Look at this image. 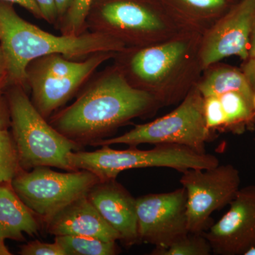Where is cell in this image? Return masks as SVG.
I'll list each match as a JSON object with an SVG mask.
<instances>
[{"label":"cell","instance_id":"cell-30","mask_svg":"<svg viewBox=\"0 0 255 255\" xmlns=\"http://www.w3.org/2000/svg\"><path fill=\"white\" fill-rule=\"evenodd\" d=\"M241 70L246 75L247 80L255 94V58L245 60Z\"/></svg>","mask_w":255,"mask_h":255},{"label":"cell","instance_id":"cell-37","mask_svg":"<svg viewBox=\"0 0 255 255\" xmlns=\"http://www.w3.org/2000/svg\"></svg>","mask_w":255,"mask_h":255},{"label":"cell","instance_id":"cell-12","mask_svg":"<svg viewBox=\"0 0 255 255\" xmlns=\"http://www.w3.org/2000/svg\"><path fill=\"white\" fill-rule=\"evenodd\" d=\"M229 206L202 234L215 255H246L255 248V186L241 188Z\"/></svg>","mask_w":255,"mask_h":255},{"label":"cell","instance_id":"cell-20","mask_svg":"<svg viewBox=\"0 0 255 255\" xmlns=\"http://www.w3.org/2000/svg\"><path fill=\"white\" fill-rule=\"evenodd\" d=\"M226 117L224 129L240 132L247 124L255 120V102L238 92H228L220 96Z\"/></svg>","mask_w":255,"mask_h":255},{"label":"cell","instance_id":"cell-14","mask_svg":"<svg viewBox=\"0 0 255 255\" xmlns=\"http://www.w3.org/2000/svg\"><path fill=\"white\" fill-rule=\"evenodd\" d=\"M87 196L125 246L138 243L136 199L117 179L100 181Z\"/></svg>","mask_w":255,"mask_h":255},{"label":"cell","instance_id":"cell-17","mask_svg":"<svg viewBox=\"0 0 255 255\" xmlns=\"http://www.w3.org/2000/svg\"><path fill=\"white\" fill-rule=\"evenodd\" d=\"M196 87L204 98L235 92L255 102V92L241 69L219 62L204 69Z\"/></svg>","mask_w":255,"mask_h":255},{"label":"cell","instance_id":"cell-21","mask_svg":"<svg viewBox=\"0 0 255 255\" xmlns=\"http://www.w3.org/2000/svg\"><path fill=\"white\" fill-rule=\"evenodd\" d=\"M55 241L61 246L65 255H115L120 252L117 241L90 236H55Z\"/></svg>","mask_w":255,"mask_h":255},{"label":"cell","instance_id":"cell-9","mask_svg":"<svg viewBox=\"0 0 255 255\" xmlns=\"http://www.w3.org/2000/svg\"><path fill=\"white\" fill-rule=\"evenodd\" d=\"M181 184L187 194L189 233L202 234L213 224L211 215L229 205L241 189L239 171L232 164L182 172Z\"/></svg>","mask_w":255,"mask_h":255},{"label":"cell","instance_id":"cell-22","mask_svg":"<svg viewBox=\"0 0 255 255\" xmlns=\"http://www.w3.org/2000/svg\"><path fill=\"white\" fill-rule=\"evenodd\" d=\"M21 170L12 134L0 131V184H11Z\"/></svg>","mask_w":255,"mask_h":255},{"label":"cell","instance_id":"cell-29","mask_svg":"<svg viewBox=\"0 0 255 255\" xmlns=\"http://www.w3.org/2000/svg\"><path fill=\"white\" fill-rule=\"evenodd\" d=\"M0 1H6V2L19 5L29 11L38 19H43L41 11L34 0H0Z\"/></svg>","mask_w":255,"mask_h":255},{"label":"cell","instance_id":"cell-3","mask_svg":"<svg viewBox=\"0 0 255 255\" xmlns=\"http://www.w3.org/2000/svg\"><path fill=\"white\" fill-rule=\"evenodd\" d=\"M0 45L7 63V85L27 87L26 69L32 60L60 53L74 60H83L97 52L121 51L122 43L105 35L87 31L78 36L43 31L21 18L14 4L0 1Z\"/></svg>","mask_w":255,"mask_h":255},{"label":"cell","instance_id":"cell-28","mask_svg":"<svg viewBox=\"0 0 255 255\" xmlns=\"http://www.w3.org/2000/svg\"><path fill=\"white\" fill-rule=\"evenodd\" d=\"M1 94H0V131L7 130L8 127L11 126V119H10L7 101L6 97L4 98Z\"/></svg>","mask_w":255,"mask_h":255},{"label":"cell","instance_id":"cell-8","mask_svg":"<svg viewBox=\"0 0 255 255\" xmlns=\"http://www.w3.org/2000/svg\"><path fill=\"white\" fill-rule=\"evenodd\" d=\"M100 179L85 169L58 172L48 167L21 170L11 181L16 195L42 221L87 196Z\"/></svg>","mask_w":255,"mask_h":255},{"label":"cell","instance_id":"cell-18","mask_svg":"<svg viewBox=\"0 0 255 255\" xmlns=\"http://www.w3.org/2000/svg\"><path fill=\"white\" fill-rule=\"evenodd\" d=\"M174 12L201 33L224 16L239 0H163Z\"/></svg>","mask_w":255,"mask_h":255},{"label":"cell","instance_id":"cell-34","mask_svg":"<svg viewBox=\"0 0 255 255\" xmlns=\"http://www.w3.org/2000/svg\"><path fill=\"white\" fill-rule=\"evenodd\" d=\"M11 255L10 252L8 251L6 247L5 246L4 241L0 239V255Z\"/></svg>","mask_w":255,"mask_h":255},{"label":"cell","instance_id":"cell-33","mask_svg":"<svg viewBox=\"0 0 255 255\" xmlns=\"http://www.w3.org/2000/svg\"><path fill=\"white\" fill-rule=\"evenodd\" d=\"M255 58V15L252 23L251 36H250L249 58Z\"/></svg>","mask_w":255,"mask_h":255},{"label":"cell","instance_id":"cell-10","mask_svg":"<svg viewBox=\"0 0 255 255\" xmlns=\"http://www.w3.org/2000/svg\"><path fill=\"white\" fill-rule=\"evenodd\" d=\"M139 242L166 248L189 234L184 187L136 199Z\"/></svg>","mask_w":255,"mask_h":255},{"label":"cell","instance_id":"cell-26","mask_svg":"<svg viewBox=\"0 0 255 255\" xmlns=\"http://www.w3.org/2000/svg\"><path fill=\"white\" fill-rule=\"evenodd\" d=\"M20 255H65L63 248L57 242L53 243L35 241L21 247Z\"/></svg>","mask_w":255,"mask_h":255},{"label":"cell","instance_id":"cell-24","mask_svg":"<svg viewBox=\"0 0 255 255\" xmlns=\"http://www.w3.org/2000/svg\"><path fill=\"white\" fill-rule=\"evenodd\" d=\"M211 245L203 234L189 233L166 248H155L152 255H209L212 254Z\"/></svg>","mask_w":255,"mask_h":255},{"label":"cell","instance_id":"cell-27","mask_svg":"<svg viewBox=\"0 0 255 255\" xmlns=\"http://www.w3.org/2000/svg\"><path fill=\"white\" fill-rule=\"evenodd\" d=\"M34 1L41 11L43 19L50 25H54L56 27L58 22V14L55 0H34Z\"/></svg>","mask_w":255,"mask_h":255},{"label":"cell","instance_id":"cell-35","mask_svg":"<svg viewBox=\"0 0 255 255\" xmlns=\"http://www.w3.org/2000/svg\"><path fill=\"white\" fill-rule=\"evenodd\" d=\"M5 87H6V84L0 83V94L1 93V92H2L3 89H4Z\"/></svg>","mask_w":255,"mask_h":255},{"label":"cell","instance_id":"cell-36","mask_svg":"<svg viewBox=\"0 0 255 255\" xmlns=\"http://www.w3.org/2000/svg\"><path fill=\"white\" fill-rule=\"evenodd\" d=\"M246 255H255V248L248 252Z\"/></svg>","mask_w":255,"mask_h":255},{"label":"cell","instance_id":"cell-15","mask_svg":"<svg viewBox=\"0 0 255 255\" xmlns=\"http://www.w3.org/2000/svg\"><path fill=\"white\" fill-rule=\"evenodd\" d=\"M43 223L48 233L55 236H90L107 241H120L119 233L102 217L87 196L70 203Z\"/></svg>","mask_w":255,"mask_h":255},{"label":"cell","instance_id":"cell-13","mask_svg":"<svg viewBox=\"0 0 255 255\" xmlns=\"http://www.w3.org/2000/svg\"><path fill=\"white\" fill-rule=\"evenodd\" d=\"M116 53L112 51L93 53L86 58L81 70L69 76L28 80L26 84L31 90L32 103L45 119H49L78 94L102 64L113 59Z\"/></svg>","mask_w":255,"mask_h":255},{"label":"cell","instance_id":"cell-5","mask_svg":"<svg viewBox=\"0 0 255 255\" xmlns=\"http://www.w3.org/2000/svg\"><path fill=\"white\" fill-rule=\"evenodd\" d=\"M5 97L21 169L29 171L48 167L72 171L68 156L73 151L82 150V146L52 127L21 85H10Z\"/></svg>","mask_w":255,"mask_h":255},{"label":"cell","instance_id":"cell-25","mask_svg":"<svg viewBox=\"0 0 255 255\" xmlns=\"http://www.w3.org/2000/svg\"><path fill=\"white\" fill-rule=\"evenodd\" d=\"M204 114L206 126L210 130L224 129L226 117L219 97L211 96L204 98Z\"/></svg>","mask_w":255,"mask_h":255},{"label":"cell","instance_id":"cell-11","mask_svg":"<svg viewBox=\"0 0 255 255\" xmlns=\"http://www.w3.org/2000/svg\"><path fill=\"white\" fill-rule=\"evenodd\" d=\"M255 15V0H239L214 26L202 34L201 58L204 69L228 57L249 58L250 36Z\"/></svg>","mask_w":255,"mask_h":255},{"label":"cell","instance_id":"cell-31","mask_svg":"<svg viewBox=\"0 0 255 255\" xmlns=\"http://www.w3.org/2000/svg\"><path fill=\"white\" fill-rule=\"evenodd\" d=\"M7 63L4 50L0 45V83L6 84L7 86Z\"/></svg>","mask_w":255,"mask_h":255},{"label":"cell","instance_id":"cell-4","mask_svg":"<svg viewBox=\"0 0 255 255\" xmlns=\"http://www.w3.org/2000/svg\"><path fill=\"white\" fill-rule=\"evenodd\" d=\"M87 27L130 48L157 44L196 30L163 0H93Z\"/></svg>","mask_w":255,"mask_h":255},{"label":"cell","instance_id":"cell-2","mask_svg":"<svg viewBox=\"0 0 255 255\" xmlns=\"http://www.w3.org/2000/svg\"><path fill=\"white\" fill-rule=\"evenodd\" d=\"M201 38V32L190 30L157 44L126 47L116 53L114 64L130 85L161 107L179 105L204 71Z\"/></svg>","mask_w":255,"mask_h":255},{"label":"cell","instance_id":"cell-19","mask_svg":"<svg viewBox=\"0 0 255 255\" xmlns=\"http://www.w3.org/2000/svg\"><path fill=\"white\" fill-rule=\"evenodd\" d=\"M85 63L86 59L74 60L60 53L44 55L28 64L26 69V82L69 76L81 70Z\"/></svg>","mask_w":255,"mask_h":255},{"label":"cell","instance_id":"cell-1","mask_svg":"<svg viewBox=\"0 0 255 255\" xmlns=\"http://www.w3.org/2000/svg\"><path fill=\"white\" fill-rule=\"evenodd\" d=\"M148 94L130 85L114 64L95 73L72 105L48 119L58 132L83 147L107 138L132 119L161 108Z\"/></svg>","mask_w":255,"mask_h":255},{"label":"cell","instance_id":"cell-32","mask_svg":"<svg viewBox=\"0 0 255 255\" xmlns=\"http://www.w3.org/2000/svg\"><path fill=\"white\" fill-rule=\"evenodd\" d=\"M74 0H55L58 14V22L73 4ZM58 25V24H57Z\"/></svg>","mask_w":255,"mask_h":255},{"label":"cell","instance_id":"cell-7","mask_svg":"<svg viewBox=\"0 0 255 255\" xmlns=\"http://www.w3.org/2000/svg\"><path fill=\"white\" fill-rule=\"evenodd\" d=\"M211 136L212 131L208 128L204 118V97L196 86L170 113L148 123L135 126L122 135L104 139L93 146L174 144L204 154L206 142Z\"/></svg>","mask_w":255,"mask_h":255},{"label":"cell","instance_id":"cell-6","mask_svg":"<svg viewBox=\"0 0 255 255\" xmlns=\"http://www.w3.org/2000/svg\"><path fill=\"white\" fill-rule=\"evenodd\" d=\"M72 171L85 169L100 181L115 179L128 169L167 167L183 172L189 169H208L219 165L214 155L199 153L186 146L174 144L155 145L150 150L130 147L114 150L109 145L93 152L73 151L68 156Z\"/></svg>","mask_w":255,"mask_h":255},{"label":"cell","instance_id":"cell-23","mask_svg":"<svg viewBox=\"0 0 255 255\" xmlns=\"http://www.w3.org/2000/svg\"><path fill=\"white\" fill-rule=\"evenodd\" d=\"M93 0H74L70 9L58 23L61 35L78 36L87 31V16Z\"/></svg>","mask_w":255,"mask_h":255},{"label":"cell","instance_id":"cell-16","mask_svg":"<svg viewBox=\"0 0 255 255\" xmlns=\"http://www.w3.org/2000/svg\"><path fill=\"white\" fill-rule=\"evenodd\" d=\"M39 218L16 195L11 184H0V239L21 241L41 230Z\"/></svg>","mask_w":255,"mask_h":255}]
</instances>
